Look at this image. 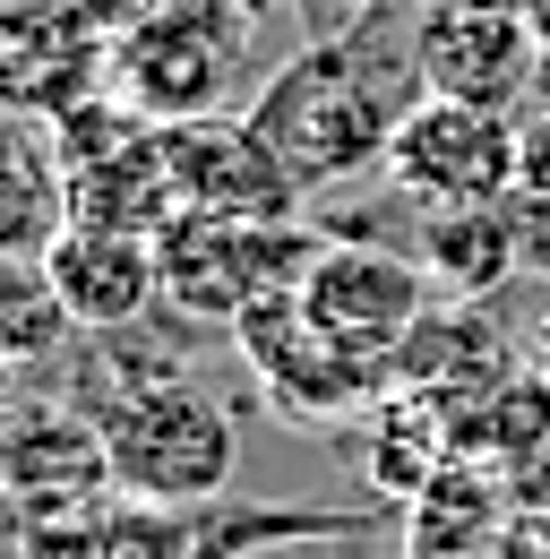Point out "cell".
Returning a JSON list of instances; mask_svg holds the SVG:
<instances>
[{
	"mask_svg": "<svg viewBox=\"0 0 550 559\" xmlns=\"http://www.w3.org/2000/svg\"><path fill=\"white\" fill-rule=\"evenodd\" d=\"M241 121H250V139L275 155V173L292 190H336L352 173L387 164V139H396L405 104L352 44H310L250 95Z\"/></svg>",
	"mask_w": 550,
	"mask_h": 559,
	"instance_id": "1",
	"label": "cell"
},
{
	"mask_svg": "<svg viewBox=\"0 0 550 559\" xmlns=\"http://www.w3.org/2000/svg\"><path fill=\"white\" fill-rule=\"evenodd\" d=\"M95 430H104V456H112V490L146 499V508H215L232 465H241L232 414L206 388H181V379L112 388Z\"/></svg>",
	"mask_w": 550,
	"mask_h": 559,
	"instance_id": "2",
	"label": "cell"
},
{
	"mask_svg": "<svg viewBox=\"0 0 550 559\" xmlns=\"http://www.w3.org/2000/svg\"><path fill=\"white\" fill-rule=\"evenodd\" d=\"M164 259V310L190 328H241L267 293H301L319 233H301V215H206L181 207L155 233Z\"/></svg>",
	"mask_w": 550,
	"mask_h": 559,
	"instance_id": "3",
	"label": "cell"
},
{
	"mask_svg": "<svg viewBox=\"0 0 550 559\" xmlns=\"http://www.w3.org/2000/svg\"><path fill=\"white\" fill-rule=\"evenodd\" d=\"M379 173L421 215L507 207L516 181H525V121L516 112H481V104H447V95H412Z\"/></svg>",
	"mask_w": 550,
	"mask_h": 559,
	"instance_id": "4",
	"label": "cell"
},
{
	"mask_svg": "<svg viewBox=\"0 0 550 559\" xmlns=\"http://www.w3.org/2000/svg\"><path fill=\"white\" fill-rule=\"evenodd\" d=\"M241 35L250 17L232 0H155L112 35V95L146 121H199L241 61Z\"/></svg>",
	"mask_w": 550,
	"mask_h": 559,
	"instance_id": "5",
	"label": "cell"
},
{
	"mask_svg": "<svg viewBox=\"0 0 550 559\" xmlns=\"http://www.w3.org/2000/svg\"><path fill=\"white\" fill-rule=\"evenodd\" d=\"M542 35L525 0H421L412 9L405 70L421 78V95L447 104H481V112H516L542 86Z\"/></svg>",
	"mask_w": 550,
	"mask_h": 559,
	"instance_id": "6",
	"label": "cell"
},
{
	"mask_svg": "<svg viewBox=\"0 0 550 559\" xmlns=\"http://www.w3.org/2000/svg\"><path fill=\"white\" fill-rule=\"evenodd\" d=\"M241 353H250V370L267 379V396L284 414H352V405H379L396 388V361L319 328L301 293H267L241 319Z\"/></svg>",
	"mask_w": 550,
	"mask_h": 559,
	"instance_id": "7",
	"label": "cell"
},
{
	"mask_svg": "<svg viewBox=\"0 0 550 559\" xmlns=\"http://www.w3.org/2000/svg\"><path fill=\"white\" fill-rule=\"evenodd\" d=\"M430 284H439V276H430L421 259H396V250H336V241H319V259H310V276H301V301H310L319 328H336L344 345L396 361V345L430 319Z\"/></svg>",
	"mask_w": 550,
	"mask_h": 559,
	"instance_id": "8",
	"label": "cell"
},
{
	"mask_svg": "<svg viewBox=\"0 0 550 559\" xmlns=\"http://www.w3.org/2000/svg\"><path fill=\"white\" fill-rule=\"evenodd\" d=\"M44 267L61 284L69 319L86 336H121L138 328L155 301H164V259H155V233L138 224H104V215H69L44 250Z\"/></svg>",
	"mask_w": 550,
	"mask_h": 559,
	"instance_id": "9",
	"label": "cell"
},
{
	"mask_svg": "<svg viewBox=\"0 0 550 559\" xmlns=\"http://www.w3.org/2000/svg\"><path fill=\"white\" fill-rule=\"evenodd\" d=\"M164 164H172V199L206 215H301V190L275 173V155L250 139V121H164Z\"/></svg>",
	"mask_w": 550,
	"mask_h": 559,
	"instance_id": "10",
	"label": "cell"
},
{
	"mask_svg": "<svg viewBox=\"0 0 550 559\" xmlns=\"http://www.w3.org/2000/svg\"><path fill=\"white\" fill-rule=\"evenodd\" d=\"M0 474L9 508H95V490H112V456L95 414L77 421L69 405H17L0 421Z\"/></svg>",
	"mask_w": 550,
	"mask_h": 559,
	"instance_id": "11",
	"label": "cell"
},
{
	"mask_svg": "<svg viewBox=\"0 0 550 559\" xmlns=\"http://www.w3.org/2000/svg\"><path fill=\"white\" fill-rule=\"evenodd\" d=\"M69 224V173L44 112L0 95V250H52Z\"/></svg>",
	"mask_w": 550,
	"mask_h": 559,
	"instance_id": "12",
	"label": "cell"
},
{
	"mask_svg": "<svg viewBox=\"0 0 550 559\" xmlns=\"http://www.w3.org/2000/svg\"><path fill=\"white\" fill-rule=\"evenodd\" d=\"M490 336H499V328L474 319V310H430L405 345H396V388H412L421 405H447V396H474V388L499 396L507 353L490 345Z\"/></svg>",
	"mask_w": 550,
	"mask_h": 559,
	"instance_id": "13",
	"label": "cell"
},
{
	"mask_svg": "<svg viewBox=\"0 0 550 559\" xmlns=\"http://www.w3.org/2000/svg\"><path fill=\"white\" fill-rule=\"evenodd\" d=\"M77 336L61 284L44 267V250H0V361L9 370H35Z\"/></svg>",
	"mask_w": 550,
	"mask_h": 559,
	"instance_id": "14",
	"label": "cell"
},
{
	"mask_svg": "<svg viewBox=\"0 0 550 559\" xmlns=\"http://www.w3.org/2000/svg\"><path fill=\"white\" fill-rule=\"evenodd\" d=\"M421 267L456 293H490L499 276H516V215L507 207H465L421 224Z\"/></svg>",
	"mask_w": 550,
	"mask_h": 559,
	"instance_id": "15",
	"label": "cell"
},
{
	"mask_svg": "<svg viewBox=\"0 0 550 559\" xmlns=\"http://www.w3.org/2000/svg\"><path fill=\"white\" fill-rule=\"evenodd\" d=\"M550 190V121H525V181H516V199H542Z\"/></svg>",
	"mask_w": 550,
	"mask_h": 559,
	"instance_id": "16",
	"label": "cell"
},
{
	"mask_svg": "<svg viewBox=\"0 0 550 559\" xmlns=\"http://www.w3.org/2000/svg\"><path fill=\"white\" fill-rule=\"evenodd\" d=\"M534 9V35H542V52H550V0H525Z\"/></svg>",
	"mask_w": 550,
	"mask_h": 559,
	"instance_id": "17",
	"label": "cell"
},
{
	"mask_svg": "<svg viewBox=\"0 0 550 559\" xmlns=\"http://www.w3.org/2000/svg\"><path fill=\"white\" fill-rule=\"evenodd\" d=\"M534 353H542V370H550V319H542V328H534Z\"/></svg>",
	"mask_w": 550,
	"mask_h": 559,
	"instance_id": "18",
	"label": "cell"
},
{
	"mask_svg": "<svg viewBox=\"0 0 550 559\" xmlns=\"http://www.w3.org/2000/svg\"><path fill=\"white\" fill-rule=\"evenodd\" d=\"M232 9H241V17H267V9H275V0H232Z\"/></svg>",
	"mask_w": 550,
	"mask_h": 559,
	"instance_id": "19",
	"label": "cell"
},
{
	"mask_svg": "<svg viewBox=\"0 0 550 559\" xmlns=\"http://www.w3.org/2000/svg\"><path fill=\"white\" fill-rule=\"evenodd\" d=\"M0 405H9V361H0Z\"/></svg>",
	"mask_w": 550,
	"mask_h": 559,
	"instance_id": "20",
	"label": "cell"
},
{
	"mask_svg": "<svg viewBox=\"0 0 550 559\" xmlns=\"http://www.w3.org/2000/svg\"><path fill=\"white\" fill-rule=\"evenodd\" d=\"M0 508H9V474H0Z\"/></svg>",
	"mask_w": 550,
	"mask_h": 559,
	"instance_id": "21",
	"label": "cell"
}]
</instances>
